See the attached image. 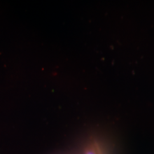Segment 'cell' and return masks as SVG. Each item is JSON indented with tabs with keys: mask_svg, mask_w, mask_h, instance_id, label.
Instances as JSON below:
<instances>
[{
	"mask_svg": "<svg viewBox=\"0 0 154 154\" xmlns=\"http://www.w3.org/2000/svg\"><path fill=\"white\" fill-rule=\"evenodd\" d=\"M85 154H100V152L97 146L91 144L86 149Z\"/></svg>",
	"mask_w": 154,
	"mask_h": 154,
	"instance_id": "cell-1",
	"label": "cell"
}]
</instances>
